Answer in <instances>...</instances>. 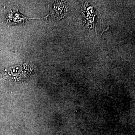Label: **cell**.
<instances>
[{"mask_svg": "<svg viewBox=\"0 0 135 135\" xmlns=\"http://www.w3.org/2000/svg\"><path fill=\"white\" fill-rule=\"evenodd\" d=\"M33 70L29 63H22L7 70V73L9 77L15 80H21L29 76Z\"/></svg>", "mask_w": 135, "mask_h": 135, "instance_id": "obj_1", "label": "cell"}, {"mask_svg": "<svg viewBox=\"0 0 135 135\" xmlns=\"http://www.w3.org/2000/svg\"><path fill=\"white\" fill-rule=\"evenodd\" d=\"M7 22L11 24H17L18 23H23L24 22L31 19L36 18H30L25 17L18 13V11H12L8 13L7 17Z\"/></svg>", "mask_w": 135, "mask_h": 135, "instance_id": "obj_2", "label": "cell"}]
</instances>
